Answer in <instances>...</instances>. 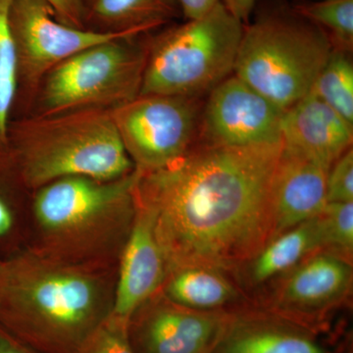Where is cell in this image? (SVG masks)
<instances>
[{"mask_svg": "<svg viewBox=\"0 0 353 353\" xmlns=\"http://www.w3.org/2000/svg\"><path fill=\"white\" fill-rule=\"evenodd\" d=\"M310 92L353 126V64L350 51L333 48Z\"/></svg>", "mask_w": 353, "mask_h": 353, "instance_id": "20", "label": "cell"}, {"mask_svg": "<svg viewBox=\"0 0 353 353\" xmlns=\"http://www.w3.org/2000/svg\"><path fill=\"white\" fill-rule=\"evenodd\" d=\"M222 2L234 17L245 24L252 16L257 0H222Z\"/></svg>", "mask_w": 353, "mask_h": 353, "instance_id": "28", "label": "cell"}, {"mask_svg": "<svg viewBox=\"0 0 353 353\" xmlns=\"http://www.w3.org/2000/svg\"><path fill=\"white\" fill-rule=\"evenodd\" d=\"M282 148V139L245 146L196 143L162 168L139 171L134 204L152 216L168 277L190 267L239 270L270 243Z\"/></svg>", "mask_w": 353, "mask_h": 353, "instance_id": "1", "label": "cell"}, {"mask_svg": "<svg viewBox=\"0 0 353 353\" xmlns=\"http://www.w3.org/2000/svg\"><path fill=\"white\" fill-rule=\"evenodd\" d=\"M187 20H196L212 11L222 0H175Z\"/></svg>", "mask_w": 353, "mask_h": 353, "instance_id": "27", "label": "cell"}, {"mask_svg": "<svg viewBox=\"0 0 353 353\" xmlns=\"http://www.w3.org/2000/svg\"><path fill=\"white\" fill-rule=\"evenodd\" d=\"M206 97L196 143L245 146L282 139L285 110L236 75L228 77Z\"/></svg>", "mask_w": 353, "mask_h": 353, "instance_id": "10", "label": "cell"}, {"mask_svg": "<svg viewBox=\"0 0 353 353\" xmlns=\"http://www.w3.org/2000/svg\"><path fill=\"white\" fill-rule=\"evenodd\" d=\"M85 19L90 17L99 31L134 32L141 34L175 17V0H88Z\"/></svg>", "mask_w": 353, "mask_h": 353, "instance_id": "18", "label": "cell"}, {"mask_svg": "<svg viewBox=\"0 0 353 353\" xmlns=\"http://www.w3.org/2000/svg\"><path fill=\"white\" fill-rule=\"evenodd\" d=\"M101 268L38 250L3 262L0 327L39 353H78L112 311L115 288Z\"/></svg>", "mask_w": 353, "mask_h": 353, "instance_id": "2", "label": "cell"}, {"mask_svg": "<svg viewBox=\"0 0 353 353\" xmlns=\"http://www.w3.org/2000/svg\"><path fill=\"white\" fill-rule=\"evenodd\" d=\"M78 353H134L128 323L109 315L83 341Z\"/></svg>", "mask_w": 353, "mask_h": 353, "instance_id": "24", "label": "cell"}, {"mask_svg": "<svg viewBox=\"0 0 353 353\" xmlns=\"http://www.w3.org/2000/svg\"><path fill=\"white\" fill-rule=\"evenodd\" d=\"M331 167L283 143L273 182V239L321 212Z\"/></svg>", "mask_w": 353, "mask_h": 353, "instance_id": "13", "label": "cell"}, {"mask_svg": "<svg viewBox=\"0 0 353 353\" xmlns=\"http://www.w3.org/2000/svg\"><path fill=\"white\" fill-rule=\"evenodd\" d=\"M231 316L185 307L160 290L132 314L128 334L134 353H212Z\"/></svg>", "mask_w": 353, "mask_h": 353, "instance_id": "11", "label": "cell"}, {"mask_svg": "<svg viewBox=\"0 0 353 353\" xmlns=\"http://www.w3.org/2000/svg\"><path fill=\"white\" fill-rule=\"evenodd\" d=\"M281 137L288 148L332 166L352 148L353 126L310 92L285 111Z\"/></svg>", "mask_w": 353, "mask_h": 353, "instance_id": "15", "label": "cell"}, {"mask_svg": "<svg viewBox=\"0 0 353 353\" xmlns=\"http://www.w3.org/2000/svg\"><path fill=\"white\" fill-rule=\"evenodd\" d=\"M131 231L122 248L111 315L129 324L132 314L162 290L166 261L154 234L152 216L134 204Z\"/></svg>", "mask_w": 353, "mask_h": 353, "instance_id": "12", "label": "cell"}, {"mask_svg": "<svg viewBox=\"0 0 353 353\" xmlns=\"http://www.w3.org/2000/svg\"><path fill=\"white\" fill-rule=\"evenodd\" d=\"M2 267H3V262H0V274H1Z\"/></svg>", "mask_w": 353, "mask_h": 353, "instance_id": "31", "label": "cell"}, {"mask_svg": "<svg viewBox=\"0 0 353 353\" xmlns=\"http://www.w3.org/2000/svg\"><path fill=\"white\" fill-rule=\"evenodd\" d=\"M323 234V252L352 262L353 202H328L318 214Z\"/></svg>", "mask_w": 353, "mask_h": 353, "instance_id": "23", "label": "cell"}, {"mask_svg": "<svg viewBox=\"0 0 353 353\" xmlns=\"http://www.w3.org/2000/svg\"><path fill=\"white\" fill-rule=\"evenodd\" d=\"M58 20L75 28H85V0H44Z\"/></svg>", "mask_w": 353, "mask_h": 353, "instance_id": "26", "label": "cell"}, {"mask_svg": "<svg viewBox=\"0 0 353 353\" xmlns=\"http://www.w3.org/2000/svg\"><path fill=\"white\" fill-rule=\"evenodd\" d=\"M12 225L13 217L11 211L0 199V236L8 233L12 228Z\"/></svg>", "mask_w": 353, "mask_h": 353, "instance_id": "30", "label": "cell"}, {"mask_svg": "<svg viewBox=\"0 0 353 353\" xmlns=\"http://www.w3.org/2000/svg\"><path fill=\"white\" fill-rule=\"evenodd\" d=\"M212 353H328L303 328L279 320L231 316Z\"/></svg>", "mask_w": 353, "mask_h": 353, "instance_id": "16", "label": "cell"}, {"mask_svg": "<svg viewBox=\"0 0 353 353\" xmlns=\"http://www.w3.org/2000/svg\"><path fill=\"white\" fill-rule=\"evenodd\" d=\"M131 39L92 46L50 70L43 88L46 115L115 108L138 97L148 48L130 43Z\"/></svg>", "mask_w": 353, "mask_h": 353, "instance_id": "7", "label": "cell"}, {"mask_svg": "<svg viewBox=\"0 0 353 353\" xmlns=\"http://www.w3.org/2000/svg\"><path fill=\"white\" fill-rule=\"evenodd\" d=\"M0 353H39L0 327Z\"/></svg>", "mask_w": 353, "mask_h": 353, "instance_id": "29", "label": "cell"}, {"mask_svg": "<svg viewBox=\"0 0 353 353\" xmlns=\"http://www.w3.org/2000/svg\"><path fill=\"white\" fill-rule=\"evenodd\" d=\"M332 50L294 8L273 9L245 25L234 75L285 111L310 92Z\"/></svg>", "mask_w": 353, "mask_h": 353, "instance_id": "4", "label": "cell"}, {"mask_svg": "<svg viewBox=\"0 0 353 353\" xmlns=\"http://www.w3.org/2000/svg\"><path fill=\"white\" fill-rule=\"evenodd\" d=\"M132 173L112 181L66 176L39 188L34 215L41 236L38 252L70 263L99 265L124 246L134 221Z\"/></svg>", "mask_w": 353, "mask_h": 353, "instance_id": "3", "label": "cell"}, {"mask_svg": "<svg viewBox=\"0 0 353 353\" xmlns=\"http://www.w3.org/2000/svg\"><path fill=\"white\" fill-rule=\"evenodd\" d=\"M243 24L220 2L167 30L148 46L139 95L204 97L234 72Z\"/></svg>", "mask_w": 353, "mask_h": 353, "instance_id": "6", "label": "cell"}, {"mask_svg": "<svg viewBox=\"0 0 353 353\" xmlns=\"http://www.w3.org/2000/svg\"><path fill=\"white\" fill-rule=\"evenodd\" d=\"M323 252V234L316 215L279 234L248 263L252 284H263L296 267L310 255Z\"/></svg>", "mask_w": 353, "mask_h": 353, "instance_id": "17", "label": "cell"}, {"mask_svg": "<svg viewBox=\"0 0 353 353\" xmlns=\"http://www.w3.org/2000/svg\"><path fill=\"white\" fill-rule=\"evenodd\" d=\"M12 2L0 0V143L6 139L19 73V58L10 21Z\"/></svg>", "mask_w": 353, "mask_h": 353, "instance_id": "21", "label": "cell"}, {"mask_svg": "<svg viewBox=\"0 0 353 353\" xmlns=\"http://www.w3.org/2000/svg\"><path fill=\"white\" fill-rule=\"evenodd\" d=\"M327 202H353V150H347L332 165L327 179Z\"/></svg>", "mask_w": 353, "mask_h": 353, "instance_id": "25", "label": "cell"}, {"mask_svg": "<svg viewBox=\"0 0 353 353\" xmlns=\"http://www.w3.org/2000/svg\"><path fill=\"white\" fill-rule=\"evenodd\" d=\"M352 284V265L329 252H317L297 264L278 292V309L287 314L326 310L347 296Z\"/></svg>", "mask_w": 353, "mask_h": 353, "instance_id": "14", "label": "cell"}, {"mask_svg": "<svg viewBox=\"0 0 353 353\" xmlns=\"http://www.w3.org/2000/svg\"><path fill=\"white\" fill-rule=\"evenodd\" d=\"M22 170L34 189L66 176L112 181L132 173L112 111L85 109L32 123L22 143Z\"/></svg>", "mask_w": 353, "mask_h": 353, "instance_id": "5", "label": "cell"}, {"mask_svg": "<svg viewBox=\"0 0 353 353\" xmlns=\"http://www.w3.org/2000/svg\"><path fill=\"white\" fill-rule=\"evenodd\" d=\"M204 97L139 95L112 111L123 145L141 172L162 168L196 145Z\"/></svg>", "mask_w": 353, "mask_h": 353, "instance_id": "8", "label": "cell"}, {"mask_svg": "<svg viewBox=\"0 0 353 353\" xmlns=\"http://www.w3.org/2000/svg\"><path fill=\"white\" fill-rule=\"evenodd\" d=\"M299 15L317 26L334 48H353V0H320L294 7Z\"/></svg>", "mask_w": 353, "mask_h": 353, "instance_id": "22", "label": "cell"}, {"mask_svg": "<svg viewBox=\"0 0 353 353\" xmlns=\"http://www.w3.org/2000/svg\"><path fill=\"white\" fill-rule=\"evenodd\" d=\"M222 272L190 267L174 272L162 288L176 304L199 311H217L236 299L238 292Z\"/></svg>", "mask_w": 353, "mask_h": 353, "instance_id": "19", "label": "cell"}, {"mask_svg": "<svg viewBox=\"0 0 353 353\" xmlns=\"http://www.w3.org/2000/svg\"><path fill=\"white\" fill-rule=\"evenodd\" d=\"M10 21L19 69L32 82L81 51L139 36L134 32L71 27L58 20L44 0H13Z\"/></svg>", "mask_w": 353, "mask_h": 353, "instance_id": "9", "label": "cell"}]
</instances>
